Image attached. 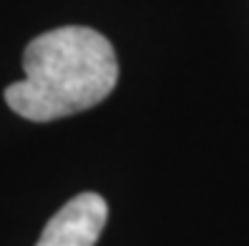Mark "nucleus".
<instances>
[{"mask_svg":"<svg viewBox=\"0 0 249 246\" xmlns=\"http://www.w3.org/2000/svg\"><path fill=\"white\" fill-rule=\"evenodd\" d=\"M25 78L5 88L8 106L36 123L58 121L106 100L119 81L116 50L93 28L66 25L28 43Z\"/></svg>","mask_w":249,"mask_h":246,"instance_id":"nucleus-1","label":"nucleus"},{"mask_svg":"<svg viewBox=\"0 0 249 246\" xmlns=\"http://www.w3.org/2000/svg\"><path fill=\"white\" fill-rule=\"evenodd\" d=\"M106 219L108 206L104 196L93 191L78 194L46 224L36 246H96Z\"/></svg>","mask_w":249,"mask_h":246,"instance_id":"nucleus-2","label":"nucleus"}]
</instances>
